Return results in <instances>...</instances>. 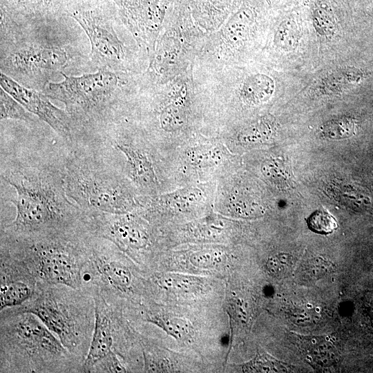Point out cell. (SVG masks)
<instances>
[{"mask_svg": "<svg viewBox=\"0 0 373 373\" xmlns=\"http://www.w3.org/2000/svg\"><path fill=\"white\" fill-rule=\"evenodd\" d=\"M309 229L319 234H329L338 227L336 219L325 209L314 211L307 219Z\"/></svg>", "mask_w": 373, "mask_h": 373, "instance_id": "cell-20", "label": "cell"}, {"mask_svg": "<svg viewBox=\"0 0 373 373\" xmlns=\"http://www.w3.org/2000/svg\"><path fill=\"white\" fill-rule=\"evenodd\" d=\"M155 281L162 288L177 292H198L204 287V283L202 278L182 274H161L157 276Z\"/></svg>", "mask_w": 373, "mask_h": 373, "instance_id": "cell-17", "label": "cell"}, {"mask_svg": "<svg viewBox=\"0 0 373 373\" xmlns=\"http://www.w3.org/2000/svg\"><path fill=\"white\" fill-rule=\"evenodd\" d=\"M0 102L1 119H12L24 122L33 121L30 113L1 87L0 89Z\"/></svg>", "mask_w": 373, "mask_h": 373, "instance_id": "cell-19", "label": "cell"}, {"mask_svg": "<svg viewBox=\"0 0 373 373\" xmlns=\"http://www.w3.org/2000/svg\"><path fill=\"white\" fill-rule=\"evenodd\" d=\"M1 179L15 195L8 200L16 216L1 233L30 236L68 231L84 225V211L70 201L55 156L24 152L1 157Z\"/></svg>", "mask_w": 373, "mask_h": 373, "instance_id": "cell-1", "label": "cell"}, {"mask_svg": "<svg viewBox=\"0 0 373 373\" xmlns=\"http://www.w3.org/2000/svg\"><path fill=\"white\" fill-rule=\"evenodd\" d=\"M88 260L83 289L100 294L119 309L120 301L135 292L136 278L120 249L112 242L89 234Z\"/></svg>", "mask_w": 373, "mask_h": 373, "instance_id": "cell-7", "label": "cell"}, {"mask_svg": "<svg viewBox=\"0 0 373 373\" xmlns=\"http://www.w3.org/2000/svg\"><path fill=\"white\" fill-rule=\"evenodd\" d=\"M120 356L112 351L104 358L101 359L91 368L90 372H127L128 370L124 365Z\"/></svg>", "mask_w": 373, "mask_h": 373, "instance_id": "cell-24", "label": "cell"}, {"mask_svg": "<svg viewBox=\"0 0 373 373\" xmlns=\"http://www.w3.org/2000/svg\"><path fill=\"white\" fill-rule=\"evenodd\" d=\"M140 315L144 321L157 325L176 339L185 341L193 334V328L189 321L162 313L153 307L144 306Z\"/></svg>", "mask_w": 373, "mask_h": 373, "instance_id": "cell-14", "label": "cell"}, {"mask_svg": "<svg viewBox=\"0 0 373 373\" xmlns=\"http://www.w3.org/2000/svg\"><path fill=\"white\" fill-rule=\"evenodd\" d=\"M188 86L181 83L177 91L160 107L158 121L160 128L166 131H173L183 126L186 122V112L184 102L188 97Z\"/></svg>", "mask_w": 373, "mask_h": 373, "instance_id": "cell-13", "label": "cell"}, {"mask_svg": "<svg viewBox=\"0 0 373 373\" xmlns=\"http://www.w3.org/2000/svg\"><path fill=\"white\" fill-rule=\"evenodd\" d=\"M95 305V327L82 372L88 373L95 363L119 347L122 326L120 310L110 305L98 293L93 294Z\"/></svg>", "mask_w": 373, "mask_h": 373, "instance_id": "cell-9", "label": "cell"}, {"mask_svg": "<svg viewBox=\"0 0 373 373\" xmlns=\"http://www.w3.org/2000/svg\"><path fill=\"white\" fill-rule=\"evenodd\" d=\"M191 263L200 268H213L219 266L224 260V254L216 249L196 251L190 256Z\"/></svg>", "mask_w": 373, "mask_h": 373, "instance_id": "cell-22", "label": "cell"}, {"mask_svg": "<svg viewBox=\"0 0 373 373\" xmlns=\"http://www.w3.org/2000/svg\"><path fill=\"white\" fill-rule=\"evenodd\" d=\"M14 308L36 315L69 352L84 361L95 319L90 292L61 284L38 285L29 300Z\"/></svg>", "mask_w": 373, "mask_h": 373, "instance_id": "cell-5", "label": "cell"}, {"mask_svg": "<svg viewBox=\"0 0 373 373\" xmlns=\"http://www.w3.org/2000/svg\"><path fill=\"white\" fill-rule=\"evenodd\" d=\"M280 363L270 356L262 354L257 356L242 366L245 372H280Z\"/></svg>", "mask_w": 373, "mask_h": 373, "instance_id": "cell-25", "label": "cell"}, {"mask_svg": "<svg viewBox=\"0 0 373 373\" xmlns=\"http://www.w3.org/2000/svg\"><path fill=\"white\" fill-rule=\"evenodd\" d=\"M275 90L274 79L267 74L256 73L246 77L239 89L240 99L249 105L268 101Z\"/></svg>", "mask_w": 373, "mask_h": 373, "instance_id": "cell-15", "label": "cell"}, {"mask_svg": "<svg viewBox=\"0 0 373 373\" xmlns=\"http://www.w3.org/2000/svg\"><path fill=\"white\" fill-rule=\"evenodd\" d=\"M0 288V312L22 305L35 294L37 286L19 279L1 280Z\"/></svg>", "mask_w": 373, "mask_h": 373, "instance_id": "cell-16", "label": "cell"}, {"mask_svg": "<svg viewBox=\"0 0 373 373\" xmlns=\"http://www.w3.org/2000/svg\"><path fill=\"white\" fill-rule=\"evenodd\" d=\"M62 75L63 81L48 83L46 95L65 104L75 125L77 140L98 134L112 123L117 77L105 69L78 77Z\"/></svg>", "mask_w": 373, "mask_h": 373, "instance_id": "cell-6", "label": "cell"}, {"mask_svg": "<svg viewBox=\"0 0 373 373\" xmlns=\"http://www.w3.org/2000/svg\"><path fill=\"white\" fill-rule=\"evenodd\" d=\"M88 236L84 225L30 236L1 233L0 278L23 280L37 286L61 284L83 289Z\"/></svg>", "mask_w": 373, "mask_h": 373, "instance_id": "cell-2", "label": "cell"}, {"mask_svg": "<svg viewBox=\"0 0 373 373\" xmlns=\"http://www.w3.org/2000/svg\"><path fill=\"white\" fill-rule=\"evenodd\" d=\"M83 363L34 314L1 312V373L82 372Z\"/></svg>", "mask_w": 373, "mask_h": 373, "instance_id": "cell-4", "label": "cell"}, {"mask_svg": "<svg viewBox=\"0 0 373 373\" xmlns=\"http://www.w3.org/2000/svg\"><path fill=\"white\" fill-rule=\"evenodd\" d=\"M254 18L253 12L246 8L238 11L213 38V50L218 59L224 60L226 54L243 45L251 31Z\"/></svg>", "mask_w": 373, "mask_h": 373, "instance_id": "cell-12", "label": "cell"}, {"mask_svg": "<svg viewBox=\"0 0 373 373\" xmlns=\"http://www.w3.org/2000/svg\"><path fill=\"white\" fill-rule=\"evenodd\" d=\"M72 16L89 39L93 59L108 67L119 66L125 58V48L112 26L89 11H74Z\"/></svg>", "mask_w": 373, "mask_h": 373, "instance_id": "cell-10", "label": "cell"}, {"mask_svg": "<svg viewBox=\"0 0 373 373\" xmlns=\"http://www.w3.org/2000/svg\"><path fill=\"white\" fill-rule=\"evenodd\" d=\"M67 60V55L61 48L32 46L10 54L7 66L19 73L34 74L58 70L64 68Z\"/></svg>", "mask_w": 373, "mask_h": 373, "instance_id": "cell-11", "label": "cell"}, {"mask_svg": "<svg viewBox=\"0 0 373 373\" xmlns=\"http://www.w3.org/2000/svg\"><path fill=\"white\" fill-rule=\"evenodd\" d=\"M354 128L355 123L353 119L342 118L326 124L323 128V133L332 138H343L352 135Z\"/></svg>", "mask_w": 373, "mask_h": 373, "instance_id": "cell-23", "label": "cell"}, {"mask_svg": "<svg viewBox=\"0 0 373 373\" xmlns=\"http://www.w3.org/2000/svg\"><path fill=\"white\" fill-rule=\"evenodd\" d=\"M55 159L65 192L84 211L131 212L142 206L131 182L91 143H64Z\"/></svg>", "mask_w": 373, "mask_h": 373, "instance_id": "cell-3", "label": "cell"}, {"mask_svg": "<svg viewBox=\"0 0 373 373\" xmlns=\"http://www.w3.org/2000/svg\"><path fill=\"white\" fill-rule=\"evenodd\" d=\"M314 26L317 33L323 37L332 38L336 33V24L332 12L319 6L313 11Z\"/></svg>", "mask_w": 373, "mask_h": 373, "instance_id": "cell-21", "label": "cell"}, {"mask_svg": "<svg viewBox=\"0 0 373 373\" xmlns=\"http://www.w3.org/2000/svg\"><path fill=\"white\" fill-rule=\"evenodd\" d=\"M0 84L27 111L48 124L62 142L70 143L76 140L77 132L70 116L53 105L46 94L27 88L3 73H1Z\"/></svg>", "mask_w": 373, "mask_h": 373, "instance_id": "cell-8", "label": "cell"}, {"mask_svg": "<svg viewBox=\"0 0 373 373\" xmlns=\"http://www.w3.org/2000/svg\"><path fill=\"white\" fill-rule=\"evenodd\" d=\"M300 30L298 23L291 18L282 21L274 32V43L279 49L289 52L295 50L299 44Z\"/></svg>", "mask_w": 373, "mask_h": 373, "instance_id": "cell-18", "label": "cell"}]
</instances>
